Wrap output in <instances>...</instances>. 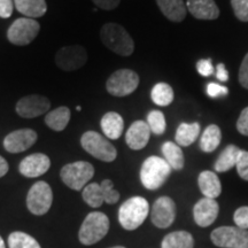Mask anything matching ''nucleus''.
<instances>
[{
	"instance_id": "f257e3e1",
	"label": "nucleus",
	"mask_w": 248,
	"mask_h": 248,
	"mask_svg": "<svg viewBox=\"0 0 248 248\" xmlns=\"http://www.w3.org/2000/svg\"><path fill=\"white\" fill-rule=\"evenodd\" d=\"M102 44L121 57H130L135 51V43L121 24L106 23L100 30Z\"/></svg>"
},
{
	"instance_id": "f03ea898",
	"label": "nucleus",
	"mask_w": 248,
	"mask_h": 248,
	"mask_svg": "<svg viewBox=\"0 0 248 248\" xmlns=\"http://www.w3.org/2000/svg\"><path fill=\"white\" fill-rule=\"evenodd\" d=\"M148 213H150L148 201L142 197H132L120 207L119 222L123 229L133 231L145 222Z\"/></svg>"
},
{
	"instance_id": "7ed1b4c3",
	"label": "nucleus",
	"mask_w": 248,
	"mask_h": 248,
	"mask_svg": "<svg viewBox=\"0 0 248 248\" xmlns=\"http://www.w3.org/2000/svg\"><path fill=\"white\" fill-rule=\"evenodd\" d=\"M171 172V167L160 156H150L142 163L140 169V181L144 187L150 191L160 188Z\"/></svg>"
},
{
	"instance_id": "20e7f679",
	"label": "nucleus",
	"mask_w": 248,
	"mask_h": 248,
	"mask_svg": "<svg viewBox=\"0 0 248 248\" xmlns=\"http://www.w3.org/2000/svg\"><path fill=\"white\" fill-rule=\"evenodd\" d=\"M109 219L106 214L100 212H92L85 217L80 225L78 239L85 246L97 244L108 233Z\"/></svg>"
},
{
	"instance_id": "39448f33",
	"label": "nucleus",
	"mask_w": 248,
	"mask_h": 248,
	"mask_svg": "<svg viewBox=\"0 0 248 248\" xmlns=\"http://www.w3.org/2000/svg\"><path fill=\"white\" fill-rule=\"evenodd\" d=\"M94 176V168L86 161L68 163L60 171L61 181L74 191H82Z\"/></svg>"
},
{
	"instance_id": "423d86ee",
	"label": "nucleus",
	"mask_w": 248,
	"mask_h": 248,
	"mask_svg": "<svg viewBox=\"0 0 248 248\" xmlns=\"http://www.w3.org/2000/svg\"><path fill=\"white\" fill-rule=\"evenodd\" d=\"M80 145L93 157L104 162H113L117 156L116 148L107 138L95 131H86L83 133Z\"/></svg>"
},
{
	"instance_id": "0eeeda50",
	"label": "nucleus",
	"mask_w": 248,
	"mask_h": 248,
	"mask_svg": "<svg viewBox=\"0 0 248 248\" xmlns=\"http://www.w3.org/2000/svg\"><path fill=\"white\" fill-rule=\"evenodd\" d=\"M139 82V76L137 73L131 69H120L116 70L107 79L106 89L109 94L114 97H126L137 90Z\"/></svg>"
},
{
	"instance_id": "6e6552de",
	"label": "nucleus",
	"mask_w": 248,
	"mask_h": 248,
	"mask_svg": "<svg viewBox=\"0 0 248 248\" xmlns=\"http://www.w3.org/2000/svg\"><path fill=\"white\" fill-rule=\"evenodd\" d=\"M40 30V24L35 18L20 17L15 20L7 30L9 43L16 46L29 45L36 39Z\"/></svg>"
},
{
	"instance_id": "1a4fd4ad",
	"label": "nucleus",
	"mask_w": 248,
	"mask_h": 248,
	"mask_svg": "<svg viewBox=\"0 0 248 248\" xmlns=\"http://www.w3.org/2000/svg\"><path fill=\"white\" fill-rule=\"evenodd\" d=\"M53 202V192L46 182H37L31 186L27 195V207L31 214L45 215Z\"/></svg>"
},
{
	"instance_id": "9d476101",
	"label": "nucleus",
	"mask_w": 248,
	"mask_h": 248,
	"mask_svg": "<svg viewBox=\"0 0 248 248\" xmlns=\"http://www.w3.org/2000/svg\"><path fill=\"white\" fill-rule=\"evenodd\" d=\"M210 239L221 248H239L248 244V231L238 226H221L212 232Z\"/></svg>"
},
{
	"instance_id": "9b49d317",
	"label": "nucleus",
	"mask_w": 248,
	"mask_h": 248,
	"mask_svg": "<svg viewBox=\"0 0 248 248\" xmlns=\"http://www.w3.org/2000/svg\"><path fill=\"white\" fill-rule=\"evenodd\" d=\"M88 61L86 49L80 45L64 46L55 54V63L63 71H74L82 68Z\"/></svg>"
},
{
	"instance_id": "f8f14e48",
	"label": "nucleus",
	"mask_w": 248,
	"mask_h": 248,
	"mask_svg": "<svg viewBox=\"0 0 248 248\" xmlns=\"http://www.w3.org/2000/svg\"><path fill=\"white\" fill-rule=\"evenodd\" d=\"M49 107H51V101L44 95L30 94L17 101L15 110L18 116L23 119H33L47 113Z\"/></svg>"
},
{
	"instance_id": "ddd939ff",
	"label": "nucleus",
	"mask_w": 248,
	"mask_h": 248,
	"mask_svg": "<svg viewBox=\"0 0 248 248\" xmlns=\"http://www.w3.org/2000/svg\"><path fill=\"white\" fill-rule=\"evenodd\" d=\"M176 217V204L171 198L160 197L151 210L152 223L160 229H167L172 224Z\"/></svg>"
},
{
	"instance_id": "4468645a",
	"label": "nucleus",
	"mask_w": 248,
	"mask_h": 248,
	"mask_svg": "<svg viewBox=\"0 0 248 248\" xmlns=\"http://www.w3.org/2000/svg\"><path fill=\"white\" fill-rule=\"evenodd\" d=\"M38 139L35 130L32 129H18L8 133L4 139V148L8 153H22L29 150Z\"/></svg>"
},
{
	"instance_id": "2eb2a0df",
	"label": "nucleus",
	"mask_w": 248,
	"mask_h": 248,
	"mask_svg": "<svg viewBox=\"0 0 248 248\" xmlns=\"http://www.w3.org/2000/svg\"><path fill=\"white\" fill-rule=\"evenodd\" d=\"M49 167H51V160H49L47 155L43 153H35L28 155L27 157H24L21 161L18 170L24 177L36 178L47 172Z\"/></svg>"
},
{
	"instance_id": "dca6fc26",
	"label": "nucleus",
	"mask_w": 248,
	"mask_h": 248,
	"mask_svg": "<svg viewBox=\"0 0 248 248\" xmlns=\"http://www.w3.org/2000/svg\"><path fill=\"white\" fill-rule=\"evenodd\" d=\"M219 206L215 199L202 198L195 203L193 208L194 221L201 228L212 225L218 215Z\"/></svg>"
},
{
	"instance_id": "f3484780",
	"label": "nucleus",
	"mask_w": 248,
	"mask_h": 248,
	"mask_svg": "<svg viewBox=\"0 0 248 248\" xmlns=\"http://www.w3.org/2000/svg\"><path fill=\"white\" fill-rule=\"evenodd\" d=\"M150 126L144 121H136L128 129L125 135V141L133 151L142 150L147 145L151 137Z\"/></svg>"
},
{
	"instance_id": "a211bd4d",
	"label": "nucleus",
	"mask_w": 248,
	"mask_h": 248,
	"mask_svg": "<svg viewBox=\"0 0 248 248\" xmlns=\"http://www.w3.org/2000/svg\"><path fill=\"white\" fill-rule=\"evenodd\" d=\"M186 8L198 20H216L219 9L214 0H187Z\"/></svg>"
},
{
	"instance_id": "6ab92c4d",
	"label": "nucleus",
	"mask_w": 248,
	"mask_h": 248,
	"mask_svg": "<svg viewBox=\"0 0 248 248\" xmlns=\"http://www.w3.org/2000/svg\"><path fill=\"white\" fill-rule=\"evenodd\" d=\"M198 184H199V188L204 198L216 199L222 193V184L218 176L209 170L200 173L199 178H198Z\"/></svg>"
},
{
	"instance_id": "aec40b11",
	"label": "nucleus",
	"mask_w": 248,
	"mask_h": 248,
	"mask_svg": "<svg viewBox=\"0 0 248 248\" xmlns=\"http://www.w3.org/2000/svg\"><path fill=\"white\" fill-rule=\"evenodd\" d=\"M100 125L102 132L107 138L116 140L123 133L124 121L120 114L115 111H109L102 116Z\"/></svg>"
},
{
	"instance_id": "412c9836",
	"label": "nucleus",
	"mask_w": 248,
	"mask_h": 248,
	"mask_svg": "<svg viewBox=\"0 0 248 248\" xmlns=\"http://www.w3.org/2000/svg\"><path fill=\"white\" fill-rule=\"evenodd\" d=\"M162 14L173 22H182L186 17L187 8L183 0H156Z\"/></svg>"
},
{
	"instance_id": "4be33fe9",
	"label": "nucleus",
	"mask_w": 248,
	"mask_h": 248,
	"mask_svg": "<svg viewBox=\"0 0 248 248\" xmlns=\"http://www.w3.org/2000/svg\"><path fill=\"white\" fill-rule=\"evenodd\" d=\"M14 5L17 12L29 18L42 17L47 12L45 0H14Z\"/></svg>"
},
{
	"instance_id": "5701e85b",
	"label": "nucleus",
	"mask_w": 248,
	"mask_h": 248,
	"mask_svg": "<svg viewBox=\"0 0 248 248\" xmlns=\"http://www.w3.org/2000/svg\"><path fill=\"white\" fill-rule=\"evenodd\" d=\"M70 109L66 106L58 107L57 109L48 111L45 116V124L54 131H63L70 121Z\"/></svg>"
},
{
	"instance_id": "b1692460",
	"label": "nucleus",
	"mask_w": 248,
	"mask_h": 248,
	"mask_svg": "<svg viewBox=\"0 0 248 248\" xmlns=\"http://www.w3.org/2000/svg\"><path fill=\"white\" fill-rule=\"evenodd\" d=\"M200 135V124L198 122L194 123H182L179 124L176 131V144L178 146L187 147L197 140Z\"/></svg>"
},
{
	"instance_id": "393cba45",
	"label": "nucleus",
	"mask_w": 248,
	"mask_h": 248,
	"mask_svg": "<svg viewBox=\"0 0 248 248\" xmlns=\"http://www.w3.org/2000/svg\"><path fill=\"white\" fill-rule=\"evenodd\" d=\"M222 140L221 129L215 124H210L204 129L200 138V148L204 153H212L218 147Z\"/></svg>"
},
{
	"instance_id": "a878e982",
	"label": "nucleus",
	"mask_w": 248,
	"mask_h": 248,
	"mask_svg": "<svg viewBox=\"0 0 248 248\" xmlns=\"http://www.w3.org/2000/svg\"><path fill=\"white\" fill-rule=\"evenodd\" d=\"M162 154L164 160L168 162L171 169L182 170L184 168V154L181 146L172 141H167L162 145Z\"/></svg>"
},
{
	"instance_id": "bb28decb",
	"label": "nucleus",
	"mask_w": 248,
	"mask_h": 248,
	"mask_svg": "<svg viewBox=\"0 0 248 248\" xmlns=\"http://www.w3.org/2000/svg\"><path fill=\"white\" fill-rule=\"evenodd\" d=\"M194 240L190 232L175 231L163 238L161 248H193Z\"/></svg>"
},
{
	"instance_id": "cd10ccee",
	"label": "nucleus",
	"mask_w": 248,
	"mask_h": 248,
	"mask_svg": "<svg viewBox=\"0 0 248 248\" xmlns=\"http://www.w3.org/2000/svg\"><path fill=\"white\" fill-rule=\"evenodd\" d=\"M240 150L234 145H229L226 146L221 154H219L218 159L215 162V170L217 172H225L235 167L237 163L238 155H239Z\"/></svg>"
},
{
	"instance_id": "c85d7f7f",
	"label": "nucleus",
	"mask_w": 248,
	"mask_h": 248,
	"mask_svg": "<svg viewBox=\"0 0 248 248\" xmlns=\"http://www.w3.org/2000/svg\"><path fill=\"white\" fill-rule=\"evenodd\" d=\"M151 98L154 104L157 105V106H169L173 100V91L171 86L163 82L157 83L152 89Z\"/></svg>"
},
{
	"instance_id": "c756f323",
	"label": "nucleus",
	"mask_w": 248,
	"mask_h": 248,
	"mask_svg": "<svg viewBox=\"0 0 248 248\" xmlns=\"http://www.w3.org/2000/svg\"><path fill=\"white\" fill-rule=\"evenodd\" d=\"M82 197L83 200L92 208H99L105 202L100 184H98V183H90L86 185L83 188Z\"/></svg>"
},
{
	"instance_id": "7c9ffc66",
	"label": "nucleus",
	"mask_w": 248,
	"mask_h": 248,
	"mask_svg": "<svg viewBox=\"0 0 248 248\" xmlns=\"http://www.w3.org/2000/svg\"><path fill=\"white\" fill-rule=\"evenodd\" d=\"M9 248H42L38 241L26 232L16 231L9 234L8 237Z\"/></svg>"
},
{
	"instance_id": "2f4dec72",
	"label": "nucleus",
	"mask_w": 248,
	"mask_h": 248,
	"mask_svg": "<svg viewBox=\"0 0 248 248\" xmlns=\"http://www.w3.org/2000/svg\"><path fill=\"white\" fill-rule=\"evenodd\" d=\"M148 126L152 133L156 136L163 135V132L166 131L167 123H166V117H164L163 113L160 110H151L147 115V122Z\"/></svg>"
},
{
	"instance_id": "473e14b6",
	"label": "nucleus",
	"mask_w": 248,
	"mask_h": 248,
	"mask_svg": "<svg viewBox=\"0 0 248 248\" xmlns=\"http://www.w3.org/2000/svg\"><path fill=\"white\" fill-rule=\"evenodd\" d=\"M104 201L108 204L116 203L120 199V193L114 188V184L110 179H105L100 184Z\"/></svg>"
},
{
	"instance_id": "72a5a7b5",
	"label": "nucleus",
	"mask_w": 248,
	"mask_h": 248,
	"mask_svg": "<svg viewBox=\"0 0 248 248\" xmlns=\"http://www.w3.org/2000/svg\"><path fill=\"white\" fill-rule=\"evenodd\" d=\"M231 6L238 20L248 22V0H231Z\"/></svg>"
},
{
	"instance_id": "f704fd0d",
	"label": "nucleus",
	"mask_w": 248,
	"mask_h": 248,
	"mask_svg": "<svg viewBox=\"0 0 248 248\" xmlns=\"http://www.w3.org/2000/svg\"><path fill=\"white\" fill-rule=\"evenodd\" d=\"M237 172L244 181L248 182V152L240 150L239 155H238L237 163Z\"/></svg>"
},
{
	"instance_id": "c9c22d12",
	"label": "nucleus",
	"mask_w": 248,
	"mask_h": 248,
	"mask_svg": "<svg viewBox=\"0 0 248 248\" xmlns=\"http://www.w3.org/2000/svg\"><path fill=\"white\" fill-rule=\"evenodd\" d=\"M233 221L238 228L247 230L248 229V207H240L234 212Z\"/></svg>"
},
{
	"instance_id": "e433bc0d",
	"label": "nucleus",
	"mask_w": 248,
	"mask_h": 248,
	"mask_svg": "<svg viewBox=\"0 0 248 248\" xmlns=\"http://www.w3.org/2000/svg\"><path fill=\"white\" fill-rule=\"evenodd\" d=\"M207 94L210 98H219L226 97L229 94V90L225 86L217 84V83H209L207 85Z\"/></svg>"
},
{
	"instance_id": "4c0bfd02",
	"label": "nucleus",
	"mask_w": 248,
	"mask_h": 248,
	"mask_svg": "<svg viewBox=\"0 0 248 248\" xmlns=\"http://www.w3.org/2000/svg\"><path fill=\"white\" fill-rule=\"evenodd\" d=\"M197 70L201 76L208 77L214 74V67L212 59H202L197 62Z\"/></svg>"
},
{
	"instance_id": "58836bf2",
	"label": "nucleus",
	"mask_w": 248,
	"mask_h": 248,
	"mask_svg": "<svg viewBox=\"0 0 248 248\" xmlns=\"http://www.w3.org/2000/svg\"><path fill=\"white\" fill-rule=\"evenodd\" d=\"M239 83L241 86L248 90V53L245 55L239 69Z\"/></svg>"
},
{
	"instance_id": "ea45409f",
	"label": "nucleus",
	"mask_w": 248,
	"mask_h": 248,
	"mask_svg": "<svg viewBox=\"0 0 248 248\" xmlns=\"http://www.w3.org/2000/svg\"><path fill=\"white\" fill-rule=\"evenodd\" d=\"M237 130L241 135L248 136V107L241 111L239 119L237 121Z\"/></svg>"
},
{
	"instance_id": "a19ab883",
	"label": "nucleus",
	"mask_w": 248,
	"mask_h": 248,
	"mask_svg": "<svg viewBox=\"0 0 248 248\" xmlns=\"http://www.w3.org/2000/svg\"><path fill=\"white\" fill-rule=\"evenodd\" d=\"M13 0H0V17L8 18L13 14Z\"/></svg>"
},
{
	"instance_id": "79ce46f5",
	"label": "nucleus",
	"mask_w": 248,
	"mask_h": 248,
	"mask_svg": "<svg viewBox=\"0 0 248 248\" xmlns=\"http://www.w3.org/2000/svg\"><path fill=\"white\" fill-rule=\"evenodd\" d=\"M92 1L104 11H113L120 5L121 0H92Z\"/></svg>"
},
{
	"instance_id": "37998d69",
	"label": "nucleus",
	"mask_w": 248,
	"mask_h": 248,
	"mask_svg": "<svg viewBox=\"0 0 248 248\" xmlns=\"http://www.w3.org/2000/svg\"><path fill=\"white\" fill-rule=\"evenodd\" d=\"M216 77L221 82H226L229 79V73L223 63H218L216 67Z\"/></svg>"
},
{
	"instance_id": "c03bdc74",
	"label": "nucleus",
	"mask_w": 248,
	"mask_h": 248,
	"mask_svg": "<svg viewBox=\"0 0 248 248\" xmlns=\"http://www.w3.org/2000/svg\"><path fill=\"white\" fill-rule=\"evenodd\" d=\"M8 170H9L8 162L1 156V155H0V178L4 177L6 173L8 172Z\"/></svg>"
},
{
	"instance_id": "a18cd8bd",
	"label": "nucleus",
	"mask_w": 248,
	"mask_h": 248,
	"mask_svg": "<svg viewBox=\"0 0 248 248\" xmlns=\"http://www.w3.org/2000/svg\"><path fill=\"white\" fill-rule=\"evenodd\" d=\"M0 248H6V244L4 239L1 238V235H0Z\"/></svg>"
},
{
	"instance_id": "49530a36",
	"label": "nucleus",
	"mask_w": 248,
	"mask_h": 248,
	"mask_svg": "<svg viewBox=\"0 0 248 248\" xmlns=\"http://www.w3.org/2000/svg\"><path fill=\"white\" fill-rule=\"evenodd\" d=\"M239 248H248V244L244 245V246H241V247H239Z\"/></svg>"
},
{
	"instance_id": "de8ad7c7",
	"label": "nucleus",
	"mask_w": 248,
	"mask_h": 248,
	"mask_svg": "<svg viewBox=\"0 0 248 248\" xmlns=\"http://www.w3.org/2000/svg\"><path fill=\"white\" fill-rule=\"evenodd\" d=\"M110 248H125V247H123V246H115V247H110Z\"/></svg>"
},
{
	"instance_id": "09e8293b",
	"label": "nucleus",
	"mask_w": 248,
	"mask_h": 248,
	"mask_svg": "<svg viewBox=\"0 0 248 248\" xmlns=\"http://www.w3.org/2000/svg\"><path fill=\"white\" fill-rule=\"evenodd\" d=\"M76 110H77V111H79V110H80V107H79V106H77V108H76Z\"/></svg>"
}]
</instances>
